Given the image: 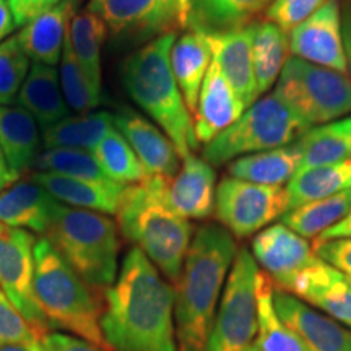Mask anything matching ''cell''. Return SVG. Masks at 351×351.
Wrapping results in <instances>:
<instances>
[{
    "label": "cell",
    "instance_id": "27",
    "mask_svg": "<svg viewBox=\"0 0 351 351\" xmlns=\"http://www.w3.org/2000/svg\"><path fill=\"white\" fill-rule=\"evenodd\" d=\"M295 145L300 152L298 171L351 160V117L311 127Z\"/></svg>",
    "mask_w": 351,
    "mask_h": 351
},
{
    "label": "cell",
    "instance_id": "35",
    "mask_svg": "<svg viewBox=\"0 0 351 351\" xmlns=\"http://www.w3.org/2000/svg\"><path fill=\"white\" fill-rule=\"evenodd\" d=\"M351 210V189L293 208L282 217V223L306 239H315L324 231L341 221Z\"/></svg>",
    "mask_w": 351,
    "mask_h": 351
},
{
    "label": "cell",
    "instance_id": "47",
    "mask_svg": "<svg viewBox=\"0 0 351 351\" xmlns=\"http://www.w3.org/2000/svg\"><path fill=\"white\" fill-rule=\"evenodd\" d=\"M20 174L15 173L8 165L5 155H3L2 148H0V194L3 191H7L8 187H12L13 184L19 181Z\"/></svg>",
    "mask_w": 351,
    "mask_h": 351
},
{
    "label": "cell",
    "instance_id": "31",
    "mask_svg": "<svg viewBox=\"0 0 351 351\" xmlns=\"http://www.w3.org/2000/svg\"><path fill=\"white\" fill-rule=\"evenodd\" d=\"M287 189L288 212L301 205L326 197L340 194L351 189V160L337 165L317 166L298 171L289 179Z\"/></svg>",
    "mask_w": 351,
    "mask_h": 351
},
{
    "label": "cell",
    "instance_id": "32",
    "mask_svg": "<svg viewBox=\"0 0 351 351\" xmlns=\"http://www.w3.org/2000/svg\"><path fill=\"white\" fill-rule=\"evenodd\" d=\"M108 36V26L95 13L83 10L73 15L69 28V39L83 72L96 93H103L101 51Z\"/></svg>",
    "mask_w": 351,
    "mask_h": 351
},
{
    "label": "cell",
    "instance_id": "38",
    "mask_svg": "<svg viewBox=\"0 0 351 351\" xmlns=\"http://www.w3.org/2000/svg\"><path fill=\"white\" fill-rule=\"evenodd\" d=\"M60 83H62V93L69 108L78 112L93 111L101 104L103 96L96 93L90 85L88 78L78 62L72 44H70L69 33L65 38L62 56H60Z\"/></svg>",
    "mask_w": 351,
    "mask_h": 351
},
{
    "label": "cell",
    "instance_id": "44",
    "mask_svg": "<svg viewBox=\"0 0 351 351\" xmlns=\"http://www.w3.org/2000/svg\"><path fill=\"white\" fill-rule=\"evenodd\" d=\"M7 2L15 19V25L23 28L41 13L59 5L62 0H7Z\"/></svg>",
    "mask_w": 351,
    "mask_h": 351
},
{
    "label": "cell",
    "instance_id": "39",
    "mask_svg": "<svg viewBox=\"0 0 351 351\" xmlns=\"http://www.w3.org/2000/svg\"><path fill=\"white\" fill-rule=\"evenodd\" d=\"M29 72V57L16 36L0 43V106H8L19 93Z\"/></svg>",
    "mask_w": 351,
    "mask_h": 351
},
{
    "label": "cell",
    "instance_id": "40",
    "mask_svg": "<svg viewBox=\"0 0 351 351\" xmlns=\"http://www.w3.org/2000/svg\"><path fill=\"white\" fill-rule=\"evenodd\" d=\"M327 2L330 0H274L265 10V21H270L285 33H289Z\"/></svg>",
    "mask_w": 351,
    "mask_h": 351
},
{
    "label": "cell",
    "instance_id": "4",
    "mask_svg": "<svg viewBox=\"0 0 351 351\" xmlns=\"http://www.w3.org/2000/svg\"><path fill=\"white\" fill-rule=\"evenodd\" d=\"M174 43L176 33H169L145 44L127 57L121 77L130 98L160 125L184 160L199 148V140L171 69Z\"/></svg>",
    "mask_w": 351,
    "mask_h": 351
},
{
    "label": "cell",
    "instance_id": "13",
    "mask_svg": "<svg viewBox=\"0 0 351 351\" xmlns=\"http://www.w3.org/2000/svg\"><path fill=\"white\" fill-rule=\"evenodd\" d=\"M252 257L269 275L275 288L289 293L296 278L319 261L306 238L283 223L270 225L252 239Z\"/></svg>",
    "mask_w": 351,
    "mask_h": 351
},
{
    "label": "cell",
    "instance_id": "18",
    "mask_svg": "<svg viewBox=\"0 0 351 351\" xmlns=\"http://www.w3.org/2000/svg\"><path fill=\"white\" fill-rule=\"evenodd\" d=\"M114 127L124 135L148 176L178 174L181 156L160 127L127 108L114 114Z\"/></svg>",
    "mask_w": 351,
    "mask_h": 351
},
{
    "label": "cell",
    "instance_id": "15",
    "mask_svg": "<svg viewBox=\"0 0 351 351\" xmlns=\"http://www.w3.org/2000/svg\"><path fill=\"white\" fill-rule=\"evenodd\" d=\"M274 304L306 351H351V328L343 324L278 288L274 289Z\"/></svg>",
    "mask_w": 351,
    "mask_h": 351
},
{
    "label": "cell",
    "instance_id": "51",
    "mask_svg": "<svg viewBox=\"0 0 351 351\" xmlns=\"http://www.w3.org/2000/svg\"><path fill=\"white\" fill-rule=\"evenodd\" d=\"M249 351H261V350H258L256 345H252V346H251V348H249Z\"/></svg>",
    "mask_w": 351,
    "mask_h": 351
},
{
    "label": "cell",
    "instance_id": "45",
    "mask_svg": "<svg viewBox=\"0 0 351 351\" xmlns=\"http://www.w3.org/2000/svg\"><path fill=\"white\" fill-rule=\"evenodd\" d=\"M341 36L346 56V73L351 80V0H345L341 7Z\"/></svg>",
    "mask_w": 351,
    "mask_h": 351
},
{
    "label": "cell",
    "instance_id": "23",
    "mask_svg": "<svg viewBox=\"0 0 351 351\" xmlns=\"http://www.w3.org/2000/svg\"><path fill=\"white\" fill-rule=\"evenodd\" d=\"M59 204L33 179L15 182L0 194V223L46 234Z\"/></svg>",
    "mask_w": 351,
    "mask_h": 351
},
{
    "label": "cell",
    "instance_id": "7",
    "mask_svg": "<svg viewBox=\"0 0 351 351\" xmlns=\"http://www.w3.org/2000/svg\"><path fill=\"white\" fill-rule=\"evenodd\" d=\"M309 129L300 117L271 93L257 99L234 124L205 145L202 158L221 166L241 156L295 143Z\"/></svg>",
    "mask_w": 351,
    "mask_h": 351
},
{
    "label": "cell",
    "instance_id": "6",
    "mask_svg": "<svg viewBox=\"0 0 351 351\" xmlns=\"http://www.w3.org/2000/svg\"><path fill=\"white\" fill-rule=\"evenodd\" d=\"M44 238L91 288L108 289L116 282L119 226L108 215L59 204Z\"/></svg>",
    "mask_w": 351,
    "mask_h": 351
},
{
    "label": "cell",
    "instance_id": "33",
    "mask_svg": "<svg viewBox=\"0 0 351 351\" xmlns=\"http://www.w3.org/2000/svg\"><path fill=\"white\" fill-rule=\"evenodd\" d=\"M114 127V114L108 111L83 112L65 117L44 130V148H80L93 152L95 147Z\"/></svg>",
    "mask_w": 351,
    "mask_h": 351
},
{
    "label": "cell",
    "instance_id": "22",
    "mask_svg": "<svg viewBox=\"0 0 351 351\" xmlns=\"http://www.w3.org/2000/svg\"><path fill=\"white\" fill-rule=\"evenodd\" d=\"M75 10L77 0H62L59 5L25 25L16 34L25 54L34 60V64L56 67L62 56L65 38Z\"/></svg>",
    "mask_w": 351,
    "mask_h": 351
},
{
    "label": "cell",
    "instance_id": "17",
    "mask_svg": "<svg viewBox=\"0 0 351 351\" xmlns=\"http://www.w3.org/2000/svg\"><path fill=\"white\" fill-rule=\"evenodd\" d=\"M254 33L256 23L234 32L204 34L212 51L213 62L230 82L245 109L251 108L258 99L252 56Z\"/></svg>",
    "mask_w": 351,
    "mask_h": 351
},
{
    "label": "cell",
    "instance_id": "46",
    "mask_svg": "<svg viewBox=\"0 0 351 351\" xmlns=\"http://www.w3.org/2000/svg\"><path fill=\"white\" fill-rule=\"evenodd\" d=\"M341 238H351V210L348 215L337 223L335 226H332L330 230L324 231L319 238L314 239V243H322V241H330V239H341Z\"/></svg>",
    "mask_w": 351,
    "mask_h": 351
},
{
    "label": "cell",
    "instance_id": "41",
    "mask_svg": "<svg viewBox=\"0 0 351 351\" xmlns=\"http://www.w3.org/2000/svg\"><path fill=\"white\" fill-rule=\"evenodd\" d=\"M33 340L41 339L0 288V343H23Z\"/></svg>",
    "mask_w": 351,
    "mask_h": 351
},
{
    "label": "cell",
    "instance_id": "11",
    "mask_svg": "<svg viewBox=\"0 0 351 351\" xmlns=\"http://www.w3.org/2000/svg\"><path fill=\"white\" fill-rule=\"evenodd\" d=\"M34 244L29 231L0 223V288L41 339L52 330L34 296Z\"/></svg>",
    "mask_w": 351,
    "mask_h": 351
},
{
    "label": "cell",
    "instance_id": "29",
    "mask_svg": "<svg viewBox=\"0 0 351 351\" xmlns=\"http://www.w3.org/2000/svg\"><path fill=\"white\" fill-rule=\"evenodd\" d=\"M300 169V152L296 145L274 148L241 156L228 165V174L262 186H283Z\"/></svg>",
    "mask_w": 351,
    "mask_h": 351
},
{
    "label": "cell",
    "instance_id": "50",
    "mask_svg": "<svg viewBox=\"0 0 351 351\" xmlns=\"http://www.w3.org/2000/svg\"><path fill=\"white\" fill-rule=\"evenodd\" d=\"M189 3H191V0H179V25H181V29L187 28Z\"/></svg>",
    "mask_w": 351,
    "mask_h": 351
},
{
    "label": "cell",
    "instance_id": "5",
    "mask_svg": "<svg viewBox=\"0 0 351 351\" xmlns=\"http://www.w3.org/2000/svg\"><path fill=\"white\" fill-rule=\"evenodd\" d=\"M34 296L47 324L111 350L101 332L103 302L47 238L34 244Z\"/></svg>",
    "mask_w": 351,
    "mask_h": 351
},
{
    "label": "cell",
    "instance_id": "25",
    "mask_svg": "<svg viewBox=\"0 0 351 351\" xmlns=\"http://www.w3.org/2000/svg\"><path fill=\"white\" fill-rule=\"evenodd\" d=\"M16 101L21 108L32 114L43 130L65 119L69 114L59 73L51 65L33 64L29 67L28 77L21 86Z\"/></svg>",
    "mask_w": 351,
    "mask_h": 351
},
{
    "label": "cell",
    "instance_id": "21",
    "mask_svg": "<svg viewBox=\"0 0 351 351\" xmlns=\"http://www.w3.org/2000/svg\"><path fill=\"white\" fill-rule=\"evenodd\" d=\"M32 179L46 189L56 200L67 207L91 210L104 215H116L119 210L124 184L114 181H91L52 173H33Z\"/></svg>",
    "mask_w": 351,
    "mask_h": 351
},
{
    "label": "cell",
    "instance_id": "16",
    "mask_svg": "<svg viewBox=\"0 0 351 351\" xmlns=\"http://www.w3.org/2000/svg\"><path fill=\"white\" fill-rule=\"evenodd\" d=\"M217 173L204 158H184L178 174L166 179L165 200L168 207L186 219H205L215 210Z\"/></svg>",
    "mask_w": 351,
    "mask_h": 351
},
{
    "label": "cell",
    "instance_id": "36",
    "mask_svg": "<svg viewBox=\"0 0 351 351\" xmlns=\"http://www.w3.org/2000/svg\"><path fill=\"white\" fill-rule=\"evenodd\" d=\"M93 155L104 174L114 182L130 186L143 181L148 176L138 156L117 129L104 135V138L95 147Z\"/></svg>",
    "mask_w": 351,
    "mask_h": 351
},
{
    "label": "cell",
    "instance_id": "37",
    "mask_svg": "<svg viewBox=\"0 0 351 351\" xmlns=\"http://www.w3.org/2000/svg\"><path fill=\"white\" fill-rule=\"evenodd\" d=\"M33 168L38 173L62 174L91 181H111L104 174L93 152L80 148H44V152L34 160Z\"/></svg>",
    "mask_w": 351,
    "mask_h": 351
},
{
    "label": "cell",
    "instance_id": "8",
    "mask_svg": "<svg viewBox=\"0 0 351 351\" xmlns=\"http://www.w3.org/2000/svg\"><path fill=\"white\" fill-rule=\"evenodd\" d=\"M274 95L311 125L341 119L351 112V80L346 73L289 57L275 83Z\"/></svg>",
    "mask_w": 351,
    "mask_h": 351
},
{
    "label": "cell",
    "instance_id": "12",
    "mask_svg": "<svg viewBox=\"0 0 351 351\" xmlns=\"http://www.w3.org/2000/svg\"><path fill=\"white\" fill-rule=\"evenodd\" d=\"M86 10L106 23L112 38L125 41H153L181 29L179 0H90Z\"/></svg>",
    "mask_w": 351,
    "mask_h": 351
},
{
    "label": "cell",
    "instance_id": "1",
    "mask_svg": "<svg viewBox=\"0 0 351 351\" xmlns=\"http://www.w3.org/2000/svg\"><path fill=\"white\" fill-rule=\"evenodd\" d=\"M174 287L132 247L104 291L101 332L112 351H178Z\"/></svg>",
    "mask_w": 351,
    "mask_h": 351
},
{
    "label": "cell",
    "instance_id": "20",
    "mask_svg": "<svg viewBox=\"0 0 351 351\" xmlns=\"http://www.w3.org/2000/svg\"><path fill=\"white\" fill-rule=\"evenodd\" d=\"M245 111L243 101L232 90L217 64H210L202 83L199 101L192 121L199 143H210L217 135L234 124Z\"/></svg>",
    "mask_w": 351,
    "mask_h": 351
},
{
    "label": "cell",
    "instance_id": "28",
    "mask_svg": "<svg viewBox=\"0 0 351 351\" xmlns=\"http://www.w3.org/2000/svg\"><path fill=\"white\" fill-rule=\"evenodd\" d=\"M38 122L21 106H0V148L15 173L33 168L39 155Z\"/></svg>",
    "mask_w": 351,
    "mask_h": 351
},
{
    "label": "cell",
    "instance_id": "26",
    "mask_svg": "<svg viewBox=\"0 0 351 351\" xmlns=\"http://www.w3.org/2000/svg\"><path fill=\"white\" fill-rule=\"evenodd\" d=\"M212 60V51L207 39L197 32L184 33L181 38L176 39L171 49V69L191 116L195 112L202 83Z\"/></svg>",
    "mask_w": 351,
    "mask_h": 351
},
{
    "label": "cell",
    "instance_id": "2",
    "mask_svg": "<svg viewBox=\"0 0 351 351\" xmlns=\"http://www.w3.org/2000/svg\"><path fill=\"white\" fill-rule=\"evenodd\" d=\"M238 254L234 236L219 225L197 228L174 285L178 351H205L218 300Z\"/></svg>",
    "mask_w": 351,
    "mask_h": 351
},
{
    "label": "cell",
    "instance_id": "43",
    "mask_svg": "<svg viewBox=\"0 0 351 351\" xmlns=\"http://www.w3.org/2000/svg\"><path fill=\"white\" fill-rule=\"evenodd\" d=\"M41 343L46 351H112L62 332L46 333L41 337Z\"/></svg>",
    "mask_w": 351,
    "mask_h": 351
},
{
    "label": "cell",
    "instance_id": "24",
    "mask_svg": "<svg viewBox=\"0 0 351 351\" xmlns=\"http://www.w3.org/2000/svg\"><path fill=\"white\" fill-rule=\"evenodd\" d=\"M274 0H191L187 28L200 34L234 32L257 23Z\"/></svg>",
    "mask_w": 351,
    "mask_h": 351
},
{
    "label": "cell",
    "instance_id": "42",
    "mask_svg": "<svg viewBox=\"0 0 351 351\" xmlns=\"http://www.w3.org/2000/svg\"><path fill=\"white\" fill-rule=\"evenodd\" d=\"M313 247L320 261L351 276V238L322 241L314 243Z\"/></svg>",
    "mask_w": 351,
    "mask_h": 351
},
{
    "label": "cell",
    "instance_id": "49",
    "mask_svg": "<svg viewBox=\"0 0 351 351\" xmlns=\"http://www.w3.org/2000/svg\"><path fill=\"white\" fill-rule=\"evenodd\" d=\"M0 351H46L41 340L23 341V343H0Z\"/></svg>",
    "mask_w": 351,
    "mask_h": 351
},
{
    "label": "cell",
    "instance_id": "19",
    "mask_svg": "<svg viewBox=\"0 0 351 351\" xmlns=\"http://www.w3.org/2000/svg\"><path fill=\"white\" fill-rule=\"evenodd\" d=\"M289 295L351 328V276L320 258L298 276Z\"/></svg>",
    "mask_w": 351,
    "mask_h": 351
},
{
    "label": "cell",
    "instance_id": "34",
    "mask_svg": "<svg viewBox=\"0 0 351 351\" xmlns=\"http://www.w3.org/2000/svg\"><path fill=\"white\" fill-rule=\"evenodd\" d=\"M288 33L270 21L256 23L252 56L258 96L267 93L278 80L288 60Z\"/></svg>",
    "mask_w": 351,
    "mask_h": 351
},
{
    "label": "cell",
    "instance_id": "30",
    "mask_svg": "<svg viewBox=\"0 0 351 351\" xmlns=\"http://www.w3.org/2000/svg\"><path fill=\"white\" fill-rule=\"evenodd\" d=\"M275 285L258 270L256 283L257 333L254 345L261 351H306L300 337L283 322L274 304Z\"/></svg>",
    "mask_w": 351,
    "mask_h": 351
},
{
    "label": "cell",
    "instance_id": "3",
    "mask_svg": "<svg viewBox=\"0 0 351 351\" xmlns=\"http://www.w3.org/2000/svg\"><path fill=\"white\" fill-rule=\"evenodd\" d=\"M166 179L147 176L127 186L116 215L122 236L137 245L174 287L194 238V226L166 204Z\"/></svg>",
    "mask_w": 351,
    "mask_h": 351
},
{
    "label": "cell",
    "instance_id": "9",
    "mask_svg": "<svg viewBox=\"0 0 351 351\" xmlns=\"http://www.w3.org/2000/svg\"><path fill=\"white\" fill-rule=\"evenodd\" d=\"M258 267L247 247H239L205 351H249L256 341V283Z\"/></svg>",
    "mask_w": 351,
    "mask_h": 351
},
{
    "label": "cell",
    "instance_id": "14",
    "mask_svg": "<svg viewBox=\"0 0 351 351\" xmlns=\"http://www.w3.org/2000/svg\"><path fill=\"white\" fill-rule=\"evenodd\" d=\"M289 52L304 62L346 73V56L341 36V7L330 0L288 33Z\"/></svg>",
    "mask_w": 351,
    "mask_h": 351
},
{
    "label": "cell",
    "instance_id": "48",
    "mask_svg": "<svg viewBox=\"0 0 351 351\" xmlns=\"http://www.w3.org/2000/svg\"><path fill=\"white\" fill-rule=\"evenodd\" d=\"M15 28V19H13V13L10 7H8V2L7 0H0V41L5 39L10 33H13Z\"/></svg>",
    "mask_w": 351,
    "mask_h": 351
},
{
    "label": "cell",
    "instance_id": "10",
    "mask_svg": "<svg viewBox=\"0 0 351 351\" xmlns=\"http://www.w3.org/2000/svg\"><path fill=\"white\" fill-rule=\"evenodd\" d=\"M215 218L234 238L245 239L269 228L288 212L283 186H262L241 179H221L215 194Z\"/></svg>",
    "mask_w": 351,
    "mask_h": 351
}]
</instances>
